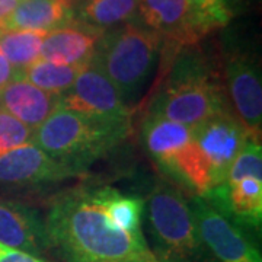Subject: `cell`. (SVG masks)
Returning <instances> with one entry per match:
<instances>
[{"instance_id": "obj_20", "label": "cell", "mask_w": 262, "mask_h": 262, "mask_svg": "<svg viewBox=\"0 0 262 262\" xmlns=\"http://www.w3.org/2000/svg\"><path fill=\"white\" fill-rule=\"evenodd\" d=\"M82 67L53 63L44 58H38L32 64L19 72V77L29 83L53 95H61L73 84L76 76Z\"/></svg>"}, {"instance_id": "obj_1", "label": "cell", "mask_w": 262, "mask_h": 262, "mask_svg": "<svg viewBox=\"0 0 262 262\" xmlns=\"http://www.w3.org/2000/svg\"><path fill=\"white\" fill-rule=\"evenodd\" d=\"M44 220L51 251L63 262H158L143 232H125L110 219L102 206L101 187L60 194Z\"/></svg>"}, {"instance_id": "obj_25", "label": "cell", "mask_w": 262, "mask_h": 262, "mask_svg": "<svg viewBox=\"0 0 262 262\" xmlns=\"http://www.w3.org/2000/svg\"><path fill=\"white\" fill-rule=\"evenodd\" d=\"M252 2L253 0H223V5L229 16L233 19L236 15L244 13L245 10L251 6Z\"/></svg>"}, {"instance_id": "obj_2", "label": "cell", "mask_w": 262, "mask_h": 262, "mask_svg": "<svg viewBox=\"0 0 262 262\" xmlns=\"http://www.w3.org/2000/svg\"><path fill=\"white\" fill-rule=\"evenodd\" d=\"M170 58L166 79L150 103L149 115L194 128L215 114L230 113L223 77L210 57L196 46H188Z\"/></svg>"}, {"instance_id": "obj_4", "label": "cell", "mask_w": 262, "mask_h": 262, "mask_svg": "<svg viewBox=\"0 0 262 262\" xmlns=\"http://www.w3.org/2000/svg\"><path fill=\"white\" fill-rule=\"evenodd\" d=\"M130 125L99 121L58 106L32 134V143L50 156L82 170L121 143Z\"/></svg>"}, {"instance_id": "obj_3", "label": "cell", "mask_w": 262, "mask_h": 262, "mask_svg": "<svg viewBox=\"0 0 262 262\" xmlns=\"http://www.w3.org/2000/svg\"><path fill=\"white\" fill-rule=\"evenodd\" d=\"M162 47L159 34L133 20L105 31L92 60L130 106L149 82Z\"/></svg>"}, {"instance_id": "obj_26", "label": "cell", "mask_w": 262, "mask_h": 262, "mask_svg": "<svg viewBox=\"0 0 262 262\" xmlns=\"http://www.w3.org/2000/svg\"><path fill=\"white\" fill-rule=\"evenodd\" d=\"M20 0H0V29L5 27L6 20L16 9Z\"/></svg>"}, {"instance_id": "obj_24", "label": "cell", "mask_w": 262, "mask_h": 262, "mask_svg": "<svg viewBox=\"0 0 262 262\" xmlns=\"http://www.w3.org/2000/svg\"><path fill=\"white\" fill-rule=\"evenodd\" d=\"M18 75V72L13 69V66L8 61V58L0 50V89L5 88L6 84L12 82Z\"/></svg>"}, {"instance_id": "obj_22", "label": "cell", "mask_w": 262, "mask_h": 262, "mask_svg": "<svg viewBox=\"0 0 262 262\" xmlns=\"http://www.w3.org/2000/svg\"><path fill=\"white\" fill-rule=\"evenodd\" d=\"M34 131L13 115L0 110V156L32 140Z\"/></svg>"}, {"instance_id": "obj_23", "label": "cell", "mask_w": 262, "mask_h": 262, "mask_svg": "<svg viewBox=\"0 0 262 262\" xmlns=\"http://www.w3.org/2000/svg\"><path fill=\"white\" fill-rule=\"evenodd\" d=\"M0 262H50L42 256L18 251L0 244Z\"/></svg>"}, {"instance_id": "obj_13", "label": "cell", "mask_w": 262, "mask_h": 262, "mask_svg": "<svg viewBox=\"0 0 262 262\" xmlns=\"http://www.w3.org/2000/svg\"><path fill=\"white\" fill-rule=\"evenodd\" d=\"M0 244L42 256L51 251L46 220L35 208L0 198Z\"/></svg>"}, {"instance_id": "obj_9", "label": "cell", "mask_w": 262, "mask_h": 262, "mask_svg": "<svg viewBox=\"0 0 262 262\" xmlns=\"http://www.w3.org/2000/svg\"><path fill=\"white\" fill-rule=\"evenodd\" d=\"M223 84L234 117L244 124L252 140L261 141L262 82L256 57L242 50L226 53Z\"/></svg>"}, {"instance_id": "obj_6", "label": "cell", "mask_w": 262, "mask_h": 262, "mask_svg": "<svg viewBox=\"0 0 262 262\" xmlns=\"http://www.w3.org/2000/svg\"><path fill=\"white\" fill-rule=\"evenodd\" d=\"M141 139L151 159L173 182L188 188L194 195L210 192V170L191 127L149 115L141 128Z\"/></svg>"}, {"instance_id": "obj_16", "label": "cell", "mask_w": 262, "mask_h": 262, "mask_svg": "<svg viewBox=\"0 0 262 262\" xmlns=\"http://www.w3.org/2000/svg\"><path fill=\"white\" fill-rule=\"evenodd\" d=\"M58 103L60 95L46 92L19 76L0 89V110L13 115L32 131L58 108Z\"/></svg>"}, {"instance_id": "obj_21", "label": "cell", "mask_w": 262, "mask_h": 262, "mask_svg": "<svg viewBox=\"0 0 262 262\" xmlns=\"http://www.w3.org/2000/svg\"><path fill=\"white\" fill-rule=\"evenodd\" d=\"M187 3L189 25L198 41L226 27L232 19L226 12L223 0H187Z\"/></svg>"}, {"instance_id": "obj_18", "label": "cell", "mask_w": 262, "mask_h": 262, "mask_svg": "<svg viewBox=\"0 0 262 262\" xmlns=\"http://www.w3.org/2000/svg\"><path fill=\"white\" fill-rule=\"evenodd\" d=\"M75 20L105 32L139 20V0H75Z\"/></svg>"}, {"instance_id": "obj_11", "label": "cell", "mask_w": 262, "mask_h": 262, "mask_svg": "<svg viewBox=\"0 0 262 262\" xmlns=\"http://www.w3.org/2000/svg\"><path fill=\"white\" fill-rule=\"evenodd\" d=\"M192 134L207 162L213 189L225 182L229 169L251 136L232 113L215 114L194 127Z\"/></svg>"}, {"instance_id": "obj_5", "label": "cell", "mask_w": 262, "mask_h": 262, "mask_svg": "<svg viewBox=\"0 0 262 262\" xmlns=\"http://www.w3.org/2000/svg\"><path fill=\"white\" fill-rule=\"evenodd\" d=\"M151 252L158 262H219L203 244L182 191L163 182L147 203Z\"/></svg>"}, {"instance_id": "obj_15", "label": "cell", "mask_w": 262, "mask_h": 262, "mask_svg": "<svg viewBox=\"0 0 262 262\" xmlns=\"http://www.w3.org/2000/svg\"><path fill=\"white\" fill-rule=\"evenodd\" d=\"M102 34V31L75 20L67 27L46 34L39 58L58 64L82 67L94 58Z\"/></svg>"}, {"instance_id": "obj_17", "label": "cell", "mask_w": 262, "mask_h": 262, "mask_svg": "<svg viewBox=\"0 0 262 262\" xmlns=\"http://www.w3.org/2000/svg\"><path fill=\"white\" fill-rule=\"evenodd\" d=\"M75 22V0H20L2 29L50 32Z\"/></svg>"}, {"instance_id": "obj_19", "label": "cell", "mask_w": 262, "mask_h": 262, "mask_svg": "<svg viewBox=\"0 0 262 262\" xmlns=\"http://www.w3.org/2000/svg\"><path fill=\"white\" fill-rule=\"evenodd\" d=\"M46 34L28 29H0V50L19 73L39 58Z\"/></svg>"}, {"instance_id": "obj_12", "label": "cell", "mask_w": 262, "mask_h": 262, "mask_svg": "<svg viewBox=\"0 0 262 262\" xmlns=\"http://www.w3.org/2000/svg\"><path fill=\"white\" fill-rule=\"evenodd\" d=\"M213 206L244 229L259 230L262 222V178L245 175L227 178L204 195Z\"/></svg>"}, {"instance_id": "obj_8", "label": "cell", "mask_w": 262, "mask_h": 262, "mask_svg": "<svg viewBox=\"0 0 262 262\" xmlns=\"http://www.w3.org/2000/svg\"><path fill=\"white\" fill-rule=\"evenodd\" d=\"M189 208L198 234L219 262H262L258 246L244 227L222 214L207 198L194 195Z\"/></svg>"}, {"instance_id": "obj_10", "label": "cell", "mask_w": 262, "mask_h": 262, "mask_svg": "<svg viewBox=\"0 0 262 262\" xmlns=\"http://www.w3.org/2000/svg\"><path fill=\"white\" fill-rule=\"evenodd\" d=\"M84 170L50 156L29 141L0 156V185L35 188L83 175Z\"/></svg>"}, {"instance_id": "obj_27", "label": "cell", "mask_w": 262, "mask_h": 262, "mask_svg": "<svg viewBox=\"0 0 262 262\" xmlns=\"http://www.w3.org/2000/svg\"><path fill=\"white\" fill-rule=\"evenodd\" d=\"M117 262H146V261H139V259H124V261H117Z\"/></svg>"}, {"instance_id": "obj_14", "label": "cell", "mask_w": 262, "mask_h": 262, "mask_svg": "<svg viewBox=\"0 0 262 262\" xmlns=\"http://www.w3.org/2000/svg\"><path fill=\"white\" fill-rule=\"evenodd\" d=\"M139 20L159 34L163 48L179 51L200 42L189 25L187 0H139Z\"/></svg>"}, {"instance_id": "obj_7", "label": "cell", "mask_w": 262, "mask_h": 262, "mask_svg": "<svg viewBox=\"0 0 262 262\" xmlns=\"http://www.w3.org/2000/svg\"><path fill=\"white\" fill-rule=\"evenodd\" d=\"M58 106L117 125H130V106L94 60L82 66L73 84L60 95Z\"/></svg>"}]
</instances>
